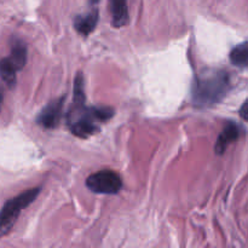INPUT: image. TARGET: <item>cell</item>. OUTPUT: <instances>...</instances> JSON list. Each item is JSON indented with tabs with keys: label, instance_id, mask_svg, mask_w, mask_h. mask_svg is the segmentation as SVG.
Returning a JSON list of instances; mask_svg holds the SVG:
<instances>
[{
	"label": "cell",
	"instance_id": "obj_10",
	"mask_svg": "<svg viewBox=\"0 0 248 248\" xmlns=\"http://www.w3.org/2000/svg\"><path fill=\"white\" fill-rule=\"evenodd\" d=\"M17 72H18V70L15 67V64L12 63V61L10 60V57H4L0 60V78H1L2 81H4L10 89H12V87L16 85Z\"/></svg>",
	"mask_w": 248,
	"mask_h": 248
},
{
	"label": "cell",
	"instance_id": "obj_1",
	"mask_svg": "<svg viewBox=\"0 0 248 248\" xmlns=\"http://www.w3.org/2000/svg\"><path fill=\"white\" fill-rule=\"evenodd\" d=\"M230 89V78L223 70H203L195 80L193 102L195 106L206 108L219 103Z\"/></svg>",
	"mask_w": 248,
	"mask_h": 248
},
{
	"label": "cell",
	"instance_id": "obj_12",
	"mask_svg": "<svg viewBox=\"0 0 248 248\" xmlns=\"http://www.w3.org/2000/svg\"><path fill=\"white\" fill-rule=\"evenodd\" d=\"M240 115H241V118L244 119V120L248 121V99L242 104L241 109H240Z\"/></svg>",
	"mask_w": 248,
	"mask_h": 248
},
{
	"label": "cell",
	"instance_id": "obj_11",
	"mask_svg": "<svg viewBox=\"0 0 248 248\" xmlns=\"http://www.w3.org/2000/svg\"><path fill=\"white\" fill-rule=\"evenodd\" d=\"M230 61L240 68H248V41L235 46L230 52Z\"/></svg>",
	"mask_w": 248,
	"mask_h": 248
},
{
	"label": "cell",
	"instance_id": "obj_14",
	"mask_svg": "<svg viewBox=\"0 0 248 248\" xmlns=\"http://www.w3.org/2000/svg\"><path fill=\"white\" fill-rule=\"evenodd\" d=\"M91 1L92 2H97V1H98V0H91Z\"/></svg>",
	"mask_w": 248,
	"mask_h": 248
},
{
	"label": "cell",
	"instance_id": "obj_3",
	"mask_svg": "<svg viewBox=\"0 0 248 248\" xmlns=\"http://www.w3.org/2000/svg\"><path fill=\"white\" fill-rule=\"evenodd\" d=\"M39 193H40V188L29 189V190L19 194L16 198L9 200L2 206L1 211H0V239L9 234L10 230L16 224L22 210L33 203Z\"/></svg>",
	"mask_w": 248,
	"mask_h": 248
},
{
	"label": "cell",
	"instance_id": "obj_5",
	"mask_svg": "<svg viewBox=\"0 0 248 248\" xmlns=\"http://www.w3.org/2000/svg\"><path fill=\"white\" fill-rule=\"evenodd\" d=\"M63 103H64L63 97L48 103L40 111L38 119H36V123L43 126L44 128H55L60 124L61 116H62Z\"/></svg>",
	"mask_w": 248,
	"mask_h": 248
},
{
	"label": "cell",
	"instance_id": "obj_6",
	"mask_svg": "<svg viewBox=\"0 0 248 248\" xmlns=\"http://www.w3.org/2000/svg\"><path fill=\"white\" fill-rule=\"evenodd\" d=\"M240 135H241V128H240L239 125H236L235 123L227 124L225 127L223 128L222 133L219 135V137H218L217 143H216V154H224L228 145L230 143L235 142L240 137Z\"/></svg>",
	"mask_w": 248,
	"mask_h": 248
},
{
	"label": "cell",
	"instance_id": "obj_9",
	"mask_svg": "<svg viewBox=\"0 0 248 248\" xmlns=\"http://www.w3.org/2000/svg\"><path fill=\"white\" fill-rule=\"evenodd\" d=\"M27 56H28V51H27V46L21 39H14L11 44V55H10V60L17 68V70L23 69L24 65L27 63Z\"/></svg>",
	"mask_w": 248,
	"mask_h": 248
},
{
	"label": "cell",
	"instance_id": "obj_2",
	"mask_svg": "<svg viewBox=\"0 0 248 248\" xmlns=\"http://www.w3.org/2000/svg\"><path fill=\"white\" fill-rule=\"evenodd\" d=\"M114 110L109 107L87 108L85 102H74L68 114V126L74 136L89 138L98 132V126L94 121H107L113 118Z\"/></svg>",
	"mask_w": 248,
	"mask_h": 248
},
{
	"label": "cell",
	"instance_id": "obj_7",
	"mask_svg": "<svg viewBox=\"0 0 248 248\" xmlns=\"http://www.w3.org/2000/svg\"><path fill=\"white\" fill-rule=\"evenodd\" d=\"M111 24L113 27L120 28L128 22L127 0H110Z\"/></svg>",
	"mask_w": 248,
	"mask_h": 248
},
{
	"label": "cell",
	"instance_id": "obj_13",
	"mask_svg": "<svg viewBox=\"0 0 248 248\" xmlns=\"http://www.w3.org/2000/svg\"><path fill=\"white\" fill-rule=\"evenodd\" d=\"M2 98H4V93H2V90L0 89V109H1V103H2Z\"/></svg>",
	"mask_w": 248,
	"mask_h": 248
},
{
	"label": "cell",
	"instance_id": "obj_8",
	"mask_svg": "<svg viewBox=\"0 0 248 248\" xmlns=\"http://www.w3.org/2000/svg\"><path fill=\"white\" fill-rule=\"evenodd\" d=\"M98 10H92L86 15L78 16L74 21V27L80 34L87 36L97 26L98 22Z\"/></svg>",
	"mask_w": 248,
	"mask_h": 248
},
{
	"label": "cell",
	"instance_id": "obj_4",
	"mask_svg": "<svg viewBox=\"0 0 248 248\" xmlns=\"http://www.w3.org/2000/svg\"><path fill=\"white\" fill-rule=\"evenodd\" d=\"M87 188L96 194H108L114 195L123 188V181L120 176L114 171H99L91 174L86 179Z\"/></svg>",
	"mask_w": 248,
	"mask_h": 248
}]
</instances>
